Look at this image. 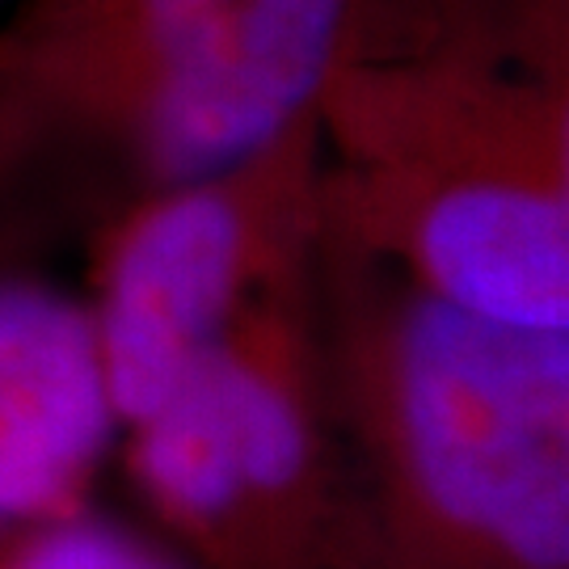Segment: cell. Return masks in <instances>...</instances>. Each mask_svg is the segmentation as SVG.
<instances>
[{
    "label": "cell",
    "instance_id": "obj_4",
    "mask_svg": "<svg viewBox=\"0 0 569 569\" xmlns=\"http://www.w3.org/2000/svg\"><path fill=\"white\" fill-rule=\"evenodd\" d=\"M317 119L253 161L106 216L93 333L119 427L161 406L249 305L321 241Z\"/></svg>",
    "mask_w": 569,
    "mask_h": 569
},
{
    "label": "cell",
    "instance_id": "obj_1",
    "mask_svg": "<svg viewBox=\"0 0 569 569\" xmlns=\"http://www.w3.org/2000/svg\"><path fill=\"white\" fill-rule=\"evenodd\" d=\"M350 0H4L0 211L114 216L317 119Z\"/></svg>",
    "mask_w": 569,
    "mask_h": 569
},
{
    "label": "cell",
    "instance_id": "obj_3",
    "mask_svg": "<svg viewBox=\"0 0 569 569\" xmlns=\"http://www.w3.org/2000/svg\"><path fill=\"white\" fill-rule=\"evenodd\" d=\"M317 258L321 241L119 435L148 507L211 569L350 566V515L333 498L317 367L300 346Z\"/></svg>",
    "mask_w": 569,
    "mask_h": 569
},
{
    "label": "cell",
    "instance_id": "obj_6",
    "mask_svg": "<svg viewBox=\"0 0 569 569\" xmlns=\"http://www.w3.org/2000/svg\"><path fill=\"white\" fill-rule=\"evenodd\" d=\"M0 569H190L143 531L93 510H68L26 531L0 552Z\"/></svg>",
    "mask_w": 569,
    "mask_h": 569
},
{
    "label": "cell",
    "instance_id": "obj_2",
    "mask_svg": "<svg viewBox=\"0 0 569 569\" xmlns=\"http://www.w3.org/2000/svg\"><path fill=\"white\" fill-rule=\"evenodd\" d=\"M342 244L367 274L338 367L367 460L350 569H569V329L472 317Z\"/></svg>",
    "mask_w": 569,
    "mask_h": 569
},
{
    "label": "cell",
    "instance_id": "obj_5",
    "mask_svg": "<svg viewBox=\"0 0 569 569\" xmlns=\"http://www.w3.org/2000/svg\"><path fill=\"white\" fill-rule=\"evenodd\" d=\"M119 435L89 300L0 270V536L81 510Z\"/></svg>",
    "mask_w": 569,
    "mask_h": 569
},
{
    "label": "cell",
    "instance_id": "obj_7",
    "mask_svg": "<svg viewBox=\"0 0 569 569\" xmlns=\"http://www.w3.org/2000/svg\"><path fill=\"white\" fill-rule=\"evenodd\" d=\"M0 4H4V0H0Z\"/></svg>",
    "mask_w": 569,
    "mask_h": 569
}]
</instances>
